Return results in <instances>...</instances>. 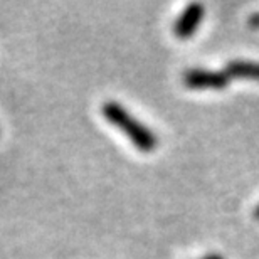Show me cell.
Instances as JSON below:
<instances>
[{
	"label": "cell",
	"instance_id": "6da1fadb",
	"mask_svg": "<svg viewBox=\"0 0 259 259\" xmlns=\"http://www.w3.org/2000/svg\"><path fill=\"white\" fill-rule=\"evenodd\" d=\"M101 113H103V116L106 118V121L120 130L140 152L150 153L157 148V145H158L157 135H155L147 125H143L138 118H135L125 106L120 105V103L106 101L101 108Z\"/></svg>",
	"mask_w": 259,
	"mask_h": 259
},
{
	"label": "cell",
	"instance_id": "7a4b0ae2",
	"mask_svg": "<svg viewBox=\"0 0 259 259\" xmlns=\"http://www.w3.org/2000/svg\"><path fill=\"white\" fill-rule=\"evenodd\" d=\"M229 76L226 72L190 69L185 72L184 82L190 90H222L229 84Z\"/></svg>",
	"mask_w": 259,
	"mask_h": 259
},
{
	"label": "cell",
	"instance_id": "3957f363",
	"mask_svg": "<svg viewBox=\"0 0 259 259\" xmlns=\"http://www.w3.org/2000/svg\"><path fill=\"white\" fill-rule=\"evenodd\" d=\"M204 17V7L200 4H190L184 9V12L175 20L174 32L179 39H189L195 34Z\"/></svg>",
	"mask_w": 259,
	"mask_h": 259
},
{
	"label": "cell",
	"instance_id": "277c9868",
	"mask_svg": "<svg viewBox=\"0 0 259 259\" xmlns=\"http://www.w3.org/2000/svg\"><path fill=\"white\" fill-rule=\"evenodd\" d=\"M226 74L231 77H249V79L259 81V64L257 63H246V61H236V63L227 64Z\"/></svg>",
	"mask_w": 259,
	"mask_h": 259
},
{
	"label": "cell",
	"instance_id": "5b68a950",
	"mask_svg": "<svg viewBox=\"0 0 259 259\" xmlns=\"http://www.w3.org/2000/svg\"><path fill=\"white\" fill-rule=\"evenodd\" d=\"M202 259H224V257L219 256V254H209V256H205V257H202Z\"/></svg>",
	"mask_w": 259,
	"mask_h": 259
},
{
	"label": "cell",
	"instance_id": "8992f818",
	"mask_svg": "<svg viewBox=\"0 0 259 259\" xmlns=\"http://www.w3.org/2000/svg\"><path fill=\"white\" fill-rule=\"evenodd\" d=\"M254 215H256V219H259V205L256 207V212H254Z\"/></svg>",
	"mask_w": 259,
	"mask_h": 259
}]
</instances>
